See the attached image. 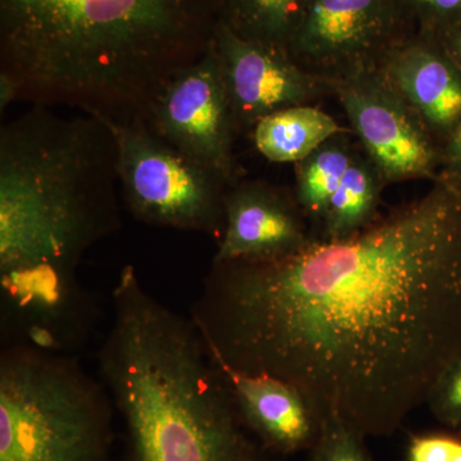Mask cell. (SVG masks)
Returning <instances> with one entry per match:
<instances>
[{
    "label": "cell",
    "mask_w": 461,
    "mask_h": 461,
    "mask_svg": "<svg viewBox=\"0 0 461 461\" xmlns=\"http://www.w3.org/2000/svg\"><path fill=\"white\" fill-rule=\"evenodd\" d=\"M233 368L299 387L364 437H387L461 360V181L353 236L269 262H212L191 308Z\"/></svg>",
    "instance_id": "6da1fadb"
},
{
    "label": "cell",
    "mask_w": 461,
    "mask_h": 461,
    "mask_svg": "<svg viewBox=\"0 0 461 461\" xmlns=\"http://www.w3.org/2000/svg\"><path fill=\"white\" fill-rule=\"evenodd\" d=\"M118 150L95 114L32 105L0 129V297L11 342L72 355L94 308L85 253L121 227Z\"/></svg>",
    "instance_id": "7a4b0ae2"
},
{
    "label": "cell",
    "mask_w": 461,
    "mask_h": 461,
    "mask_svg": "<svg viewBox=\"0 0 461 461\" xmlns=\"http://www.w3.org/2000/svg\"><path fill=\"white\" fill-rule=\"evenodd\" d=\"M223 0H0V72L23 102L144 122L211 47Z\"/></svg>",
    "instance_id": "3957f363"
},
{
    "label": "cell",
    "mask_w": 461,
    "mask_h": 461,
    "mask_svg": "<svg viewBox=\"0 0 461 461\" xmlns=\"http://www.w3.org/2000/svg\"><path fill=\"white\" fill-rule=\"evenodd\" d=\"M98 353L100 381L126 433V461H271L242 423L190 318L142 286L126 266Z\"/></svg>",
    "instance_id": "277c9868"
},
{
    "label": "cell",
    "mask_w": 461,
    "mask_h": 461,
    "mask_svg": "<svg viewBox=\"0 0 461 461\" xmlns=\"http://www.w3.org/2000/svg\"><path fill=\"white\" fill-rule=\"evenodd\" d=\"M113 411L74 355L2 348L0 461H109Z\"/></svg>",
    "instance_id": "5b68a950"
},
{
    "label": "cell",
    "mask_w": 461,
    "mask_h": 461,
    "mask_svg": "<svg viewBox=\"0 0 461 461\" xmlns=\"http://www.w3.org/2000/svg\"><path fill=\"white\" fill-rule=\"evenodd\" d=\"M103 120L117 142L120 186L133 218L149 226L205 233L218 241L229 182L163 140L147 123Z\"/></svg>",
    "instance_id": "8992f818"
},
{
    "label": "cell",
    "mask_w": 461,
    "mask_h": 461,
    "mask_svg": "<svg viewBox=\"0 0 461 461\" xmlns=\"http://www.w3.org/2000/svg\"><path fill=\"white\" fill-rule=\"evenodd\" d=\"M417 32L400 0H309L288 53L330 86Z\"/></svg>",
    "instance_id": "52a82bcc"
},
{
    "label": "cell",
    "mask_w": 461,
    "mask_h": 461,
    "mask_svg": "<svg viewBox=\"0 0 461 461\" xmlns=\"http://www.w3.org/2000/svg\"><path fill=\"white\" fill-rule=\"evenodd\" d=\"M332 91L384 185L438 177L441 147L378 66L336 81Z\"/></svg>",
    "instance_id": "ba28073f"
},
{
    "label": "cell",
    "mask_w": 461,
    "mask_h": 461,
    "mask_svg": "<svg viewBox=\"0 0 461 461\" xmlns=\"http://www.w3.org/2000/svg\"><path fill=\"white\" fill-rule=\"evenodd\" d=\"M149 129L229 182L242 180L238 124L213 48L166 85L145 118Z\"/></svg>",
    "instance_id": "9c48e42d"
},
{
    "label": "cell",
    "mask_w": 461,
    "mask_h": 461,
    "mask_svg": "<svg viewBox=\"0 0 461 461\" xmlns=\"http://www.w3.org/2000/svg\"><path fill=\"white\" fill-rule=\"evenodd\" d=\"M212 48L240 133L253 131L273 112L333 95L329 83L305 71L287 50L247 41L221 21Z\"/></svg>",
    "instance_id": "30bf717a"
},
{
    "label": "cell",
    "mask_w": 461,
    "mask_h": 461,
    "mask_svg": "<svg viewBox=\"0 0 461 461\" xmlns=\"http://www.w3.org/2000/svg\"><path fill=\"white\" fill-rule=\"evenodd\" d=\"M294 194L242 178L224 196V229L212 262H269L293 256L314 239Z\"/></svg>",
    "instance_id": "8fae6325"
},
{
    "label": "cell",
    "mask_w": 461,
    "mask_h": 461,
    "mask_svg": "<svg viewBox=\"0 0 461 461\" xmlns=\"http://www.w3.org/2000/svg\"><path fill=\"white\" fill-rule=\"evenodd\" d=\"M208 351L242 423L267 451L294 455L311 450L324 417L299 387L264 373L240 371Z\"/></svg>",
    "instance_id": "7c38bea8"
},
{
    "label": "cell",
    "mask_w": 461,
    "mask_h": 461,
    "mask_svg": "<svg viewBox=\"0 0 461 461\" xmlns=\"http://www.w3.org/2000/svg\"><path fill=\"white\" fill-rule=\"evenodd\" d=\"M378 68L442 147L461 122V72L435 36L411 33Z\"/></svg>",
    "instance_id": "4fadbf2b"
},
{
    "label": "cell",
    "mask_w": 461,
    "mask_h": 461,
    "mask_svg": "<svg viewBox=\"0 0 461 461\" xmlns=\"http://www.w3.org/2000/svg\"><path fill=\"white\" fill-rule=\"evenodd\" d=\"M350 131L313 104L296 105L266 115L251 136L260 154L273 163H295L339 133Z\"/></svg>",
    "instance_id": "5bb4252c"
},
{
    "label": "cell",
    "mask_w": 461,
    "mask_h": 461,
    "mask_svg": "<svg viewBox=\"0 0 461 461\" xmlns=\"http://www.w3.org/2000/svg\"><path fill=\"white\" fill-rule=\"evenodd\" d=\"M384 185L366 154L355 151L350 166L333 198L317 238L339 240L353 236L375 222Z\"/></svg>",
    "instance_id": "9a60e30c"
},
{
    "label": "cell",
    "mask_w": 461,
    "mask_h": 461,
    "mask_svg": "<svg viewBox=\"0 0 461 461\" xmlns=\"http://www.w3.org/2000/svg\"><path fill=\"white\" fill-rule=\"evenodd\" d=\"M348 132L333 136L311 156L295 163L294 195L306 220L320 227L354 157Z\"/></svg>",
    "instance_id": "2e32d148"
},
{
    "label": "cell",
    "mask_w": 461,
    "mask_h": 461,
    "mask_svg": "<svg viewBox=\"0 0 461 461\" xmlns=\"http://www.w3.org/2000/svg\"><path fill=\"white\" fill-rule=\"evenodd\" d=\"M309 0H223L221 23L247 41L288 51Z\"/></svg>",
    "instance_id": "e0dca14e"
},
{
    "label": "cell",
    "mask_w": 461,
    "mask_h": 461,
    "mask_svg": "<svg viewBox=\"0 0 461 461\" xmlns=\"http://www.w3.org/2000/svg\"><path fill=\"white\" fill-rule=\"evenodd\" d=\"M366 437L336 415H326L308 461H371Z\"/></svg>",
    "instance_id": "ac0fdd59"
},
{
    "label": "cell",
    "mask_w": 461,
    "mask_h": 461,
    "mask_svg": "<svg viewBox=\"0 0 461 461\" xmlns=\"http://www.w3.org/2000/svg\"><path fill=\"white\" fill-rule=\"evenodd\" d=\"M420 32L437 33L461 23V0H400Z\"/></svg>",
    "instance_id": "d6986e66"
},
{
    "label": "cell",
    "mask_w": 461,
    "mask_h": 461,
    "mask_svg": "<svg viewBox=\"0 0 461 461\" xmlns=\"http://www.w3.org/2000/svg\"><path fill=\"white\" fill-rule=\"evenodd\" d=\"M427 405L450 429L461 430V360L454 364L437 382Z\"/></svg>",
    "instance_id": "ffe728a7"
},
{
    "label": "cell",
    "mask_w": 461,
    "mask_h": 461,
    "mask_svg": "<svg viewBox=\"0 0 461 461\" xmlns=\"http://www.w3.org/2000/svg\"><path fill=\"white\" fill-rule=\"evenodd\" d=\"M406 461H461V433L411 436L406 446Z\"/></svg>",
    "instance_id": "44dd1931"
},
{
    "label": "cell",
    "mask_w": 461,
    "mask_h": 461,
    "mask_svg": "<svg viewBox=\"0 0 461 461\" xmlns=\"http://www.w3.org/2000/svg\"><path fill=\"white\" fill-rule=\"evenodd\" d=\"M441 158L438 176L461 181V122L442 144Z\"/></svg>",
    "instance_id": "7402d4cb"
},
{
    "label": "cell",
    "mask_w": 461,
    "mask_h": 461,
    "mask_svg": "<svg viewBox=\"0 0 461 461\" xmlns=\"http://www.w3.org/2000/svg\"><path fill=\"white\" fill-rule=\"evenodd\" d=\"M432 35L461 72V23Z\"/></svg>",
    "instance_id": "603a6c76"
},
{
    "label": "cell",
    "mask_w": 461,
    "mask_h": 461,
    "mask_svg": "<svg viewBox=\"0 0 461 461\" xmlns=\"http://www.w3.org/2000/svg\"><path fill=\"white\" fill-rule=\"evenodd\" d=\"M23 89L14 76L0 72V113H5L9 105L21 100Z\"/></svg>",
    "instance_id": "cb8c5ba5"
},
{
    "label": "cell",
    "mask_w": 461,
    "mask_h": 461,
    "mask_svg": "<svg viewBox=\"0 0 461 461\" xmlns=\"http://www.w3.org/2000/svg\"><path fill=\"white\" fill-rule=\"evenodd\" d=\"M460 433H461V430H460Z\"/></svg>",
    "instance_id": "d4e9b609"
}]
</instances>
